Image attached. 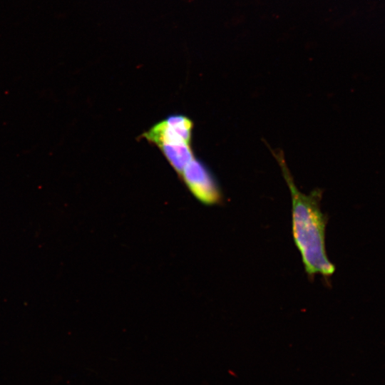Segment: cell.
<instances>
[{
	"label": "cell",
	"mask_w": 385,
	"mask_h": 385,
	"mask_svg": "<svg viewBox=\"0 0 385 385\" xmlns=\"http://www.w3.org/2000/svg\"><path fill=\"white\" fill-rule=\"evenodd\" d=\"M292 197V233L300 253L304 270L310 280L316 274L330 277L335 267L329 260L325 248L327 217L320 207L322 191L317 188L309 194L301 192L295 185L283 153H274Z\"/></svg>",
	"instance_id": "6da1fadb"
},
{
	"label": "cell",
	"mask_w": 385,
	"mask_h": 385,
	"mask_svg": "<svg viewBox=\"0 0 385 385\" xmlns=\"http://www.w3.org/2000/svg\"><path fill=\"white\" fill-rule=\"evenodd\" d=\"M175 170L181 174L195 158L189 143H167L158 146Z\"/></svg>",
	"instance_id": "277c9868"
},
{
	"label": "cell",
	"mask_w": 385,
	"mask_h": 385,
	"mask_svg": "<svg viewBox=\"0 0 385 385\" xmlns=\"http://www.w3.org/2000/svg\"><path fill=\"white\" fill-rule=\"evenodd\" d=\"M192 122L183 115H172L153 125L144 137L158 146L167 143H190Z\"/></svg>",
	"instance_id": "3957f363"
},
{
	"label": "cell",
	"mask_w": 385,
	"mask_h": 385,
	"mask_svg": "<svg viewBox=\"0 0 385 385\" xmlns=\"http://www.w3.org/2000/svg\"><path fill=\"white\" fill-rule=\"evenodd\" d=\"M192 195L206 205L220 204L221 190L211 173L200 160L194 158L180 174Z\"/></svg>",
	"instance_id": "7a4b0ae2"
}]
</instances>
